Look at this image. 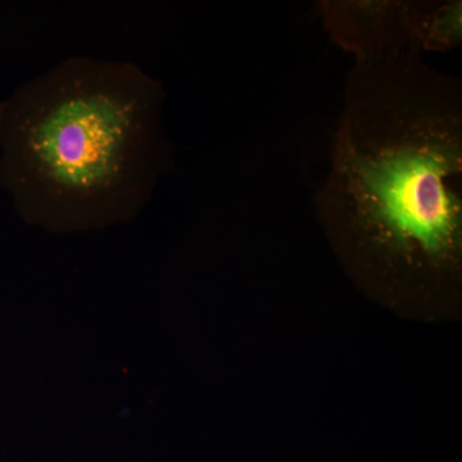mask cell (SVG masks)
<instances>
[{
	"label": "cell",
	"instance_id": "obj_1",
	"mask_svg": "<svg viewBox=\"0 0 462 462\" xmlns=\"http://www.w3.org/2000/svg\"><path fill=\"white\" fill-rule=\"evenodd\" d=\"M320 214L392 275L451 279L462 248V83L410 50L356 62Z\"/></svg>",
	"mask_w": 462,
	"mask_h": 462
},
{
	"label": "cell",
	"instance_id": "obj_2",
	"mask_svg": "<svg viewBox=\"0 0 462 462\" xmlns=\"http://www.w3.org/2000/svg\"><path fill=\"white\" fill-rule=\"evenodd\" d=\"M166 93L138 66L76 57L0 107V179L27 221L54 231L130 220L170 170Z\"/></svg>",
	"mask_w": 462,
	"mask_h": 462
},
{
	"label": "cell",
	"instance_id": "obj_3",
	"mask_svg": "<svg viewBox=\"0 0 462 462\" xmlns=\"http://www.w3.org/2000/svg\"><path fill=\"white\" fill-rule=\"evenodd\" d=\"M318 9L331 41L354 54L356 62L416 50L407 0H322Z\"/></svg>",
	"mask_w": 462,
	"mask_h": 462
},
{
	"label": "cell",
	"instance_id": "obj_4",
	"mask_svg": "<svg viewBox=\"0 0 462 462\" xmlns=\"http://www.w3.org/2000/svg\"><path fill=\"white\" fill-rule=\"evenodd\" d=\"M407 21L416 50L445 53L461 45V0H407Z\"/></svg>",
	"mask_w": 462,
	"mask_h": 462
}]
</instances>
